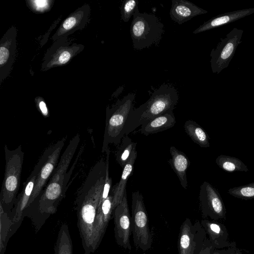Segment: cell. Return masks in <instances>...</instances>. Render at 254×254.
I'll use <instances>...</instances> for the list:
<instances>
[{
	"instance_id": "29",
	"label": "cell",
	"mask_w": 254,
	"mask_h": 254,
	"mask_svg": "<svg viewBox=\"0 0 254 254\" xmlns=\"http://www.w3.org/2000/svg\"><path fill=\"white\" fill-rule=\"evenodd\" d=\"M228 193L234 197L243 199L254 198V183L230 189Z\"/></svg>"
},
{
	"instance_id": "1",
	"label": "cell",
	"mask_w": 254,
	"mask_h": 254,
	"mask_svg": "<svg viewBox=\"0 0 254 254\" xmlns=\"http://www.w3.org/2000/svg\"><path fill=\"white\" fill-rule=\"evenodd\" d=\"M80 139L78 133L70 139L46 187L24 212L23 217L27 216L31 218L37 231L47 218L56 213L59 204L64 196L66 185L77 162L79 153L68 173L67 171Z\"/></svg>"
},
{
	"instance_id": "27",
	"label": "cell",
	"mask_w": 254,
	"mask_h": 254,
	"mask_svg": "<svg viewBox=\"0 0 254 254\" xmlns=\"http://www.w3.org/2000/svg\"><path fill=\"white\" fill-rule=\"evenodd\" d=\"M0 254H4L10 232L15 225L9 214L5 212L0 205Z\"/></svg>"
},
{
	"instance_id": "13",
	"label": "cell",
	"mask_w": 254,
	"mask_h": 254,
	"mask_svg": "<svg viewBox=\"0 0 254 254\" xmlns=\"http://www.w3.org/2000/svg\"><path fill=\"white\" fill-rule=\"evenodd\" d=\"M115 224L114 233L117 243L125 249L131 250L130 242L131 233V218L130 216L127 192L123 199L113 211Z\"/></svg>"
},
{
	"instance_id": "25",
	"label": "cell",
	"mask_w": 254,
	"mask_h": 254,
	"mask_svg": "<svg viewBox=\"0 0 254 254\" xmlns=\"http://www.w3.org/2000/svg\"><path fill=\"white\" fill-rule=\"evenodd\" d=\"M54 254H73V246L68 227L66 223L61 225L54 247Z\"/></svg>"
},
{
	"instance_id": "9",
	"label": "cell",
	"mask_w": 254,
	"mask_h": 254,
	"mask_svg": "<svg viewBox=\"0 0 254 254\" xmlns=\"http://www.w3.org/2000/svg\"><path fill=\"white\" fill-rule=\"evenodd\" d=\"M84 49L83 45L72 43L68 37L57 40L53 42L44 55L41 71H46L68 64Z\"/></svg>"
},
{
	"instance_id": "10",
	"label": "cell",
	"mask_w": 254,
	"mask_h": 254,
	"mask_svg": "<svg viewBox=\"0 0 254 254\" xmlns=\"http://www.w3.org/2000/svg\"><path fill=\"white\" fill-rule=\"evenodd\" d=\"M244 30L234 28L224 38L220 39L215 48L210 52V65L213 73L219 74L227 68L236 49L241 43Z\"/></svg>"
},
{
	"instance_id": "21",
	"label": "cell",
	"mask_w": 254,
	"mask_h": 254,
	"mask_svg": "<svg viewBox=\"0 0 254 254\" xmlns=\"http://www.w3.org/2000/svg\"><path fill=\"white\" fill-rule=\"evenodd\" d=\"M170 152L171 157L168 163L178 177L181 185L186 189L188 187L187 171L190 165V160L184 152L175 146L170 147Z\"/></svg>"
},
{
	"instance_id": "5",
	"label": "cell",
	"mask_w": 254,
	"mask_h": 254,
	"mask_svg": "<svg viewBox=\"0 0 254 254\" xmlns=\"http://www.w3.org/2000/svg\"><path fill=\"white\" fill-rule=\"evenodd\" d=\"M135 96V93H129L111 106L107 107L102 153L106 151L110 144L118 145L121 143L126 122L134 108Z\"/></svg>"
},
{
	"instance_id": "24",
	"label": "cell",
	"mask_w": 254,
	"mask_h": 254,
	"mask_svg": "<svg viewBox=\"0 0 254 254\" xmlns=\"http://www.w3.org/2000/svg\"><path fill=\"white\" fill-rule=\"evenodd\" d=\"M184 129L191 140L201 147L210 146L209 136L207 132L198 124L189 120L184 124Z\"/></svg>"
},
{
	"instance_id": "31",
	"label": "cell",
	"mask_w": 254,
	"mask_h": 254,
	"mask_svg": "<svg viewBox=\"0 0 254 254\" xmlns=\"http://www.w3.org/2000/svg\"><path fill=\"white\" fill-rule=\"evenodd\" d=\"M138 1L137 0H124L121 7V19L124 22L129 21L131 16L138 7Z\"/></svg>"
},
{
	"instance_id": "17",
	"label": "cell",
	"mask_w": 254,
	"mask_h": 254,
	"mask_svg": "<svg viewBox=\"0 0 254 254\" xmlns=\"http://www.w3.org/2000/svg\"><path fill=\"white\" fill-rule=\"evenodd\" d=\"M113 199L112 193H110L98 208L93 231V253L101 243L113 212Z\"/></svg>"
},
{
	"instance_id": "35",
	"label": "cell",
	"mask_w": 254,
	"mask_h": 254,
	"mask_svg": "<svg viewBox=\"0 0 254 254\" xmlns=\"http://www.w3.org/2000/svg\"><path fill=\"white\" fill-rule=\"evenodd\" d=\"M232 254H245L240 249L237 248L236 251Z\"/></svg>"
},
{
	"instance_id": "30",
	"label": "cell",
	"mask_w": 254,
	"mask_h": 254,
	"mask_svg": "<svg viewBox=\"0 0 254 254\" xmlns=\"http://www.w3.org/2000/svg\"><path fill=\"white\" fill-rule=\"evenodd\" d=\"M54 0H27V6L33 12L42 13L49 11L52 7Z\"/></svg>"
},
{
	"instance_id": "7",
	"label": "cell",
	"mask_w": 254,
	"mask_h": 254,
	"mask_svg": "<svg viewBox=\"0 0 254 254\" xmlns=\"http://www.w3.org/2000/svg\"><path fill=\"white\" fill-rule=\"evenodd\" d=\"M131 220L135 247L143 251L148 250L152 243V235L143 196L138 190L132 193Z\"/></svg>"
},
{
	"instance_id": "6",
	"label": "cell",
	"mask_w": 254,
	"mask_h": 254,
	"mask_svg": "<svg viewBox=\"0 0 254 254\" xmlns=\"http://www.w3.org/2000/svg\"><path fill=\"white\" fill-rule=\"evenodd\" d=\"M164 32V25L156 15L140 12L138 7L133 14L130 34L135 50L148 48L157 44Z\"/></svg>"
},
{
	"instance_id": "32",
	"label": "cell",
	"mask_w": 254,
	"mask_h": 254,
	"mask_svg": "<svg viewBox=\"0 0 254 254\" xmlns=\"http://www.w3.org/2000/svg\"><path fill=\"white\" fill-rule=\"evenodd\" d=\"M233 246L223 249L216 250L211 245L208 238H206L203 246L198 254H225L230 250Z\"/></svg>"
},
{
	"instance_id": "26",
	"label": "cell",
	"mask_w": 254,
	"mask_h": 254,
	"mask_svg": "<svg viewBox=\"0 0 254 254\" xmlns=\"http://www.w3.org/2000/svg\"><path fill=\"white\" fill-rule=\"evenodd\" d=\"M137 143L132 141L128 135H124L115 152L117 162L123 169L128 162L132 152L136 149Z\"/></svg>"
},
{
	"instance_id": "12",
	"label": "cell",
	"mask_w": 254,
	"mask_h": 254,
	"mask_svg": "<svg viewBox=\"0 0 254 254\" xmlns=\"http://www.w3.org/2000/svg\"><path fill=\"white\" fill-rule=\"evenodd\" d=\"M199 200L203 219H225L226 210L223 200L219 192L207 182L204 181L200 186Z\"/></svg>"
},
{
	"instance_id": "23",
	"label": "cell",
	"mask_w": 254,
	"mask_h": 254,
	"mask_svg": "<svg viewBox=\"0 0 254 254\" xmlns=\"http://www.w3.org/2000/svg\"><path fill=\"white\" fill-rule=\"evenodd\" d=\"M176 122L173 112L163 114L142 124L139 131L147 136L169 129L174 126Z\"/></svg>"
},
{
	"instance_id": "8",
	"label": "cell",
	"mask_w": 254,
	"mask_h": 254,
	"mask_svg": "<svg viewBox=\"0 0 254 254\" xmlns=\"http://www.w3.org/2000/svg\"><path fill=\"white\" fill-rule=\"evenodd\" d=\"M66 138V137H64L46 148L36 164L35 166L38 169L37 178L26 208L38 197L47 184L59 163V159Z\"/></svg>"
},
{
	"instance_id": "2",
	"label": "cell",
	"mask_w": 254,
	"mask_h": 254,
	"mask_svg": "<svg viewBox=\"0 0 254 254\" xmlns=\"http://www.w3.org/2000/svg\"><path fill=\"white\" fill-rule=\"evenodd\" d=\"M106 173V160L101 158L91 168L77 193L75 205L84 254L93 253L94 226L103 193Z\"/></svg>"
},
{
	"instance_id": "14",
	"label": "cell",
	"mask_w": 254,
	"mask_h": 254,
	"mask_svg": "<svg viewBox=\"0 0 254 254\" xmlns=\"http://www.w3.org/2000/svg\"><path fill=\"white\" fill-rule=\"evenodd\" d=\"M16 28L12 26L0 41V85L9 75L15 59L17 48Z\"/></svg>"
},
{
	"instance_id": "11",
	"label": "cell",
	"mask_w": 254,
	"mask_h": 254,
	"mask_svg": "<svg viewBox=\"0 0 254 254\" xmlns=\"http://www.w3.org/2000/svg\"><path fill=\"white\" fill-rule=\"evenodd\" d=\"M206 233L200 222L192 224L187 218L181 226L178 239L179 254H198L206 237Z\"/></svg>"
},
{
	"instance_id": "15",
	"label": "cell",
	"mask_w": 254,
	"mask_h": 254,
	"mask_svg": "<svg viewBox=\"0 0 254 254\" xmlns=\"http://www.w3.org/2000/svg\"><path fill=\"white\" fill-rule=\"evenodd\" d=\"M90 14V6L85 4L71 13L61 24L52 37L53 42L68 37L78 30L85 28Z\"/></svg>"
},
{
	"instance_id": "34",
	"label": "cell",
	"mask_w": 254,
	"mask_h": 254,
	"mask_svg": "<svg viewBox=\"0 0 254 254\" xmlns=\"http://www.w3.org/2000/svg\"><path fill=\"white\" fill-rule=\"evenodd\" d=\"M236 249H237L236 245H235L233 246L231 248L230 250L225 254H232L236 251Z\"/></svg>"
},
{
	"instance_id": "3",
	"label": "cell",
	"mask_w": 254,
	"mask_h": 254,
	"mask_svg": "<svg viewBox=\"0 0 254 254\" xmlns=\"http://www.w3.org/2000/svg\"><path fill=\"white\" fill-rule=\"evenodd\" d=\"M178 99V91L174 86L169 84L162 85L154 91L146 102L131 112L123 131L124 136L157 116L173 112Z\"/></svg>"
},
{
	"instance_id": "18",
	"label": "cell",
	"mask_w": 254,
	"mask_h": 254,
	"mask_svg": "<svg viewBox=\"0 0 254 254\" xmlns=\"http://www.w3.org/2000/svg\"><path fill=\"white\" fill-rule=\"evenodd\" d=\"M200 223L208 235L211 245L216 250L228 248L236 244L228 240V233L224 224L207 219L202 220Z\"/></svg>"
},
{
	"instance_id": "16",
	"label": "cell",
	"mask_w": 254,
	"mask_h": 254,
	"mask_svg": "<svg viewBox=\"0 0 254 254\" xmlns=\"http://www.w3.org/2000/svg\"><path fill=\"white\" fill-rule=\"evenodd\" d=\"M38 175V169L35 166L33 171L23 184L21 191L18 194L14 206L8 213L15 225L20 224L23 219V213L32 195Z\"/></svg>"
},
{
	"instance_id": "22",
	"label": "cell",
	"mask_w": 254,
	"mask_h": 254,
	"mask_svg": "<svg viewBox=\"0 0 254 254\" xmlns=\"http://www.w3.org/2000/svg\"><path fill=\"white\" fill-rule=\"evenodd\" d=\"M137 153L136 149L132 152L129 159L123 169L122 175L120 181L113 188L112 193L113 194V209L119 204L126 191V185L127 181L132 173L134 162L137 158Z\"/></svg>"
},
{
	"instance_id": "19",
	"label": "cell",
	"mask_w": 254,
	"mask_h": 254,
	"mask_svg": "<svg viewBox=\"0 0 254 254\" xmlns=\"http://www.w3.org/2000/svg\"><path fill=\"white\" fill-rule=\"evenodd\" d=\"M207 13L205 10L187 0H172L170 16L179 24L190 20L192 18Z\"/></svg>"
},
{
	"instance_id": "4",
	"label": "cell",
	"mask_w": 254,
	"mask_h": 254,
	"mask_svg": "<svg viewBox=\"0 0 254 254\" xmlns=\"http://www.w3.org/2000/svg\"><path fill=\"white\" fill-rule=\"evenodd\" d=\"M4 149L5 168L0 194V205L5 212L9 213L18 194L24 153L21 145L11 150L5 144Z\"/></svg>"
},
{
	"instance_id": "28",
	"label": "cell",
	"mask_w": 254,
	"mask_h": 254,
	"mask_svg": "<svg viewBox=\"0 0 254 254\" xmlns=\"http://www.w3.org/2000/svg\"><path fill=\"white\" fill-rule=\"evenodd\" d=\"M216 163L222 170L228 172H247V166L239 159L221 155L217 157Z\"/></svg>"
},
{
	"instance_id": "20",
	"label": "cell",
	"mask_w": 254,
	"mask_h": 254,
	"mask_svg": "<svg viewBox=\"0 0 254 254\" xmlns=\"http://www.w3.org/2000/svg\"><path fill=\"white\" fill-rule=\"evenodd\" d=\"M254 13V7H252L229 11L216 15L204 22L193 31V33H199L230 24Z\"/></svg>"
},
{
	"instance_id": "33",
	"label": "cell",
	"mask_w": 254,
	"mask_h": 254,
	"mask_svg": "<svg viewBox=\"0 0 254 254\" xmlns=\"http://www.w3.org/2000/svg\"><path fill=\"white\" fill-rule=\"evenodd\" d=\"M35 102L37 108L43 116L49 117V112L44 99L40 96H37L35 98Z\"/></svg>"
}]
</instances>
